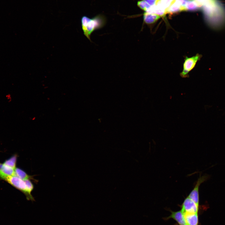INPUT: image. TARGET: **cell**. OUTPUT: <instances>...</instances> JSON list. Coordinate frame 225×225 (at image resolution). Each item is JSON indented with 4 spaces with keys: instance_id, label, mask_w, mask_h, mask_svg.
<instances>
[{
    "instance_id": "cell-1",
    "label": "cell",
    "mask_w": 225,
    "mask_h": 225,
    "mask_svg": "<svg viewBox=\"0 0 225 225\" xmlns=\"http://www.w3.org/2000/svg\"><path fill=\"white\" fill-rule=\"evenodd\" d=\"M106 23V18L101 14L92 18L84 16L81 18V27L83 34L91 42V36L92 33L102 28Z\"/></svg>"
},
{
    "instance_id": "cell-2",
    "label": "cell",
    "mask_w": 225,
    "mask_h": 225,
    "mask_svg": "<svg viewBox=\"0 0 225 225\" xmlns=\"http://www.w3.org/2000/svg\"><path fill=\"white\" fill-rule=\"evenodd\" d=\"M0 178L5 180L23 192L27 199L32 202L35 199L31 194L32 191L29 189L25 180L15 176L7 175L0 171Z\"/></svg>"
},
{
    "instance_id": "cell-3",
    "label": "cell",
    "mask_w": 225,
    "mask_h": 225,
    "mask_svg": "<svg viewBox=\"0 0 225 225\" xmlns=\"http://www.w3.org/2000/svg\"><path fill=\"white\" fill-rule=\"evenodd\" d=\"M202 57V55L198 53L190 57L186 56L183 64L182 71L180 73V76L182 78H188L189 73L194 68L197 62Z\"/></svg>"
},
{
    "instance_id": "cell-4",
    "label": "cell",
    "mask_w": 225,
    "mask_h": 225,
    "mask_svg": "<svg viewBox=\"0 0 225 225\" xmlns=\"http://www.w3.org/2000/svg\"><path fill=\"white\" fill-rule=\"evenodd\" d=\"M209 177L208 175H204L200 176L198 179L196 185L188 197L192 200L195 203L199 206V188L200 184L207 180Z\"/></svg>"
},
{
    "instance_id": "cell-5",
    "label": "cell",
    "mask_w": 225,
    "mask_h": 225,
    "mask_svg": "<svg viewBox=\"0 0 225 225\" xmlns=\"http://www.w3.org/2000/svg\"><path fill=\"white\" fill-rule=\"evenodd\" d=\"M181 211L183 214L198 213V206L188 197L184 200L182 205Z\"/></svg>"
},
{
    "instance_id": "cell-6",
    "label": "cell",
    "mask_w": 225,
    "mask_h": 225,
    "mask_svg": "<svg viewBox=\"0 0 225 225\" xmlns=\"http://www.w3.org/2000/svg\"><path fill=\"white\" fill-rule=\"evenodd\" d=\"M172 218L175 220L179 225H188L183 213L181 211L171 212V214L166 218L167 219Z\"/></svg>"
},
{
    "instance_id": "cell-7",
    "label": "cell",
    "mask_w": 225,
    "mask_h": 225,
    "mask_svg": "<svg viewBox=\"0 0 225 225\" xmlns=\"http://www.w3.org/2000/svg\"><path fill=\"white\" fill-rule=\"evenodd\" d=\"M161 17L156 14L145 12L143 14L144 22L148 25L152 24L157 22Z\"/></svg>"
},
{
    "instance_id": "cell-8",
    "label": "cell",
    "mask_w": 225,
    "mask_h": 225,
    "mask_svg": "<svg viewBox=\"0 0 225 225\" xmlns=\"http://www.w3.org/2000/svg\"><path fill=\"white\" fill-rule=\"evenodd\" d=\"M145 12L149 13L156 14L161 17L164 16L167 14L166 10L156 5L151 6L150 8Z\"/></svg>"
},
{
    "instance_id": "cell-9",
    "label": "cell",
    "mask_w": 225,
    "mask_h": 225,
    "mask_svg": "<svg viewBox=\"0 0 225 225\" xmlns=\"http://www.w3.org/2000/svg\"><path fill=\"white\" fill-rule=\"evenodd\" d=\"M188 225H198V217L197 213L183 214Z\"/></svg>"
},
{
    "instance_id": "cell-10",
    "label": "cell",
    "mask_w": 225,
    "mask_h": 225,
    "mask_svg": "<svg viewBox=\"0 0 225 225\" xmlns=\"http://www.w3.org/2000/svg\"><path fill=\"white\" fill-rule=\"evenodd\" d=\"M15 176L23 180L30 179L32 180L36 183H37L38 182L37 180L34 178L33 177L34 176L28 175L26 172L21 169L16 168L15 169Z\"/></svg>"
},
{
    "instance_id": "cell-11",
    "label": "cell",
    "mask_w": 225,
    "mask_h": 225,
    "mask_svg": "<svg viewBox=\"0 0 225 225\" xmlns=\"http://www.w3.org/2000/svg\"><path fill=\"white\" fill-rule=\"evenodd\" d=\"M184 11L183 8L178 2H175L170 6L167 10L166 13H174L182 11Z\"/></svg>"
},
{
    "instance_id": "cell-12",
    "label": "cell",
    "mask_w": 225,
    "mask_h": 225,
    "mask_svg": "<svg viewBox=\"0 0 225 225\" xmlns=\"http://www.w3.org/2000/svg\"><path fill=\"white\" fill-rule=\"evenodd\" d=\"M200 6V3L195 0H187L185 6L186 10H197Z\"/></svg>"
},
{
    "instance_id": "cell-13",
    "label": "cell",
    "mask_w": 225,
    "mask_h": 225,
    "mask_svg": "<svg viewBox=\"0 0 225 225\" xmlns=\"http://www.w3.org/2000/svg\"><path fill=\"white\" fill-rule=\"evenodd\" d=\"M15 169L3 163H0V171L7 175L16 176Z\"/></svg>"
},
{
    "instance_id": "cell-14",
    "label": "cell",
    "mask_w": 225,
    "mask_h": 225,
    "mask_svg": "<svg viewBox=\"0 0 225 225\" xmlns=\"http://www.w3.org/2000/svg\"><path fill=\"white\" fill-rule=\"evenodd\" d=\"M175 1V0H158L155 5L166 10Z\"/></svg>"
},
{
    "instance_id": "cell-15",
    "label": "cell",
    "mask_w": 225,
    "mask_h": 225,
    "mask_svg": "<svg viewBox=\"0 0 225 225\" xmlns=\"http://www.w3.org/2000/svg\"><path fill=\"white\" fill-rule=\"evenodd\" d=\"M17 158V155H14L9 159L6 161L3 164L15 169L16 168Z\"/></svg>"
},
{
    "instance_id": "cell-16",
    "label": "cell",
    "mask_w": 225,
    "mask_h": 225,
    "mask_svg": "<svg viewBox=\"0 0 225 225\" xmlns=\"http://www.w3.org/2000/svg\"><path fill=\"white\" fill-rule=\"evenodd\" d=\"M137 5L140 8L145 11H147L151 7L149 4L143 0L138 1Z\"/></svg>"
},
{
    "instance_id": "cell-17",
    "label": "cell",
    "mask_w": 225,
    "mask_h": 225,
    "mask_svg": "<svg viewBox=\"0 0 225 225\" xmlns=\"http://www.w3.org/2000/svg\"><path fill=\"white\" fill-rule=\"evenodd\" d=\"M147 2L151 6L155 5L158 0H143Z\"/></svg>"
}]
</instances>
